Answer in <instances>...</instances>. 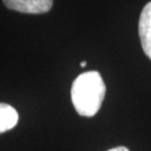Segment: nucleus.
I'll return each mask as SVG.
<instances>
[{
  "instance_id": "nucleus-1",
  "label": "nucleus",
  "mask_w": 151,
  "mask_h": 151,
  "mask_svg": "<svg viewBox=\"0 0 151 151\" xmlns=\"http://www.w3.org/2000/svg\"><path fill=\"white\" fill-rule=\"evenodd\" d=\"M105 84L96 70L85 72L73 82L70 96L76 112L82 116H94L105 96Z\"/></svg>"
},
{
  "instance_id": "nucleus-2",
  "label": "nucleus",
  "mask_w": 151,
  "mask_h": 151,
  "mask_svg": "<svg viewBox=\"0 0 151 151\" xmlns=\"http://www.w3.org/2000/svg\"><path fill=\"white\" fill-rule=\"evenodd\" d=\"M7 8L24 14H44L50 10L53 0H2Z\"/></svg>"
},
{
  "instance_id": "nucleus-3",
  "label": "nucleus",
  "mask_w": 151,
  "mask_h": 151,
  "mask_svg": "<svg viewBox=\"0 0 151 151\" xmlns=\"http://www.w3.org/2000/svg\"><path fill=\"white\" fill-rule=\"evenodd\" d=\"M139 36L145 54L151 60V1L141 11L139 19Z\"/></svg>"
},
{
  "instance_id": "nucleus-4",
  "label": "nucleus",
  "mask_w": 151,
  "mask_h": 151,
  "mask_svg": "<svg viewBox=\"0 0 151 151\" xmlns=\"http://www.w3.org/2000/svg\"><path fill=\"white\" fill-rule=\"evenodd\" d=\"M19 115L16 109L9 104L0 103V133L15 128L18 123Z\"/></svg>"
},
{
  "instance_id": "nucleus-5",
  "label": "nucleus",
  "mask_w": 151,
  "mask_h": 151,
  "mask_svg": "<svg viewBox=\"0 0 151 151\" xmlns=\"http://www.w3.org/2000/svg\"><path fill=\"white\" fill-rule=\"evenodd\" d=\"M108 151H129V149L125 147H116V148H112Z\"/></svg>"
},
{
  "instance_id": "nucleus-6",
  "label": "nucleus",
  "mask_w": 151,
  "mask_h": 151,
  "mask_svg": "<svg viewBox=\"0 0 151 151\" xmlns=\"http://www.w3.org/2000/svg\"><path fill=\"white\" fill-rule=\"evenodd\" d=\"M81 66H82V67H85V66H86V62H82Z\"/></svg>"
}]
</instances>
